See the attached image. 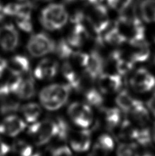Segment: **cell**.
Listing matches in <instances>:
<instances>
[{
  "mask_svg": "<svg viewBox=\"0 0 155 156\" xmlns=\"http://www.w3.org/2000/svg\"><path fill=\"white\" fill-rule=\"evenodd\" d=\"M129 56L134 62H143L150 55V50L145 36L129 39Z\"/></svg>",
  "mask_w": 155,
  "mask_h": 156,
  "instance_id": "obj_8",
  "label": "cell"
},
{
  "mask_svg": "<svg viewBox=\"0 0 155 156\" xmlns=\"http://www.w3.org/2000/svg\"><path fill=\"white\" fill-rule=\"evenodd\" d=\"M89 37L87 29L83 23L74 24L67 38L68 43L73 47H81Z\"/></svg>",
  "mask_w": 155,
  "mask_h": 156,
  "instance_id": "obj_17",
  "label": "cell"
},
{
  "mask_svg": "<svg viewBox=\"0 0 155 156\" xmlns=\"http://www.w3.org/2000/svg\"><path fill=\"white\" fill-rule=\"evenodd\" d=\"M19 43V33L12 24H6L0 27V46L4 51H13Z\"/></svg>",
  "mask_w": 155,
  "mask_h": 156,
  "instance_id": "obj_9",
  "label": "cell"
},
{
  "mask_svg": "<svg viewBox=\"0 0 155 156\" xmlns=\"http://www.w3.org/2000/svg\"><path fill=\"white\" fill-rule=\"evenodd\" d=\"M107 2L112 9L118 12H122L127 9L132 0H107Z\"/></svg>",
  "mask_w": 155,
  "mask_h": 156,
  "instance_id": "obj_34",
  "label": "cell"
},
{
  "mask_svg": "<svg viewBox=\"0 0 155 156\" xmlns=\"http://www.w3.org/2000/svg\"><path fill=\"white\" fill-rule=\"evenodd\" d=\"M140 11L146 23H155V0H143L140 5Z\"/></svg>",
  "mask_w": 155,
  "mask_h": 156,
  "instance_id": "obj_23",
  "label": "cell"
},
{
  "mask_svg": "<svg viewBox=\"0 0 155 156\" xmlns=\"http://www.w3.org/2000/svg\"><path fill=\"white\" fill-rule=\"evenodd\" d=\"M153 138H154V140H155V124H154V127L153 129Z\"/></svg>",
  "mask_w": 155,
  "mask_h": 156,
  "instance_id": "obj_43",
  "label": "cell"
},
{
  "mask_svg": "<svg viewBox=\"0 0 155 156\" xmlns=\"http://www.w3.org/2000/svg\"><path fill=\"white\" fill-rule=\"evenodd\" d=\"M122 84V77L118 74L103 73L98 78V88L103 94H112L118 92Z\"/></svg>",
  "mask_w": 155,
  "mask_h": 156,
  "instance_id": "obj_12",
  "label": "cell"
},
{
  "mask_svg": "<svg viewBox=\"0 0 155 156\" xmlns=\"http://www.w3.org/2000/svg\"><path fill=\"white\" fill-rule=\"evenodd\" d=\"M32 7V4L30 2H26L24 4H19L18 14L16 16L31 18Z\"/></svg>",
  "mask_w": 155,
  "mask_h": 156,
  "instance_id": "obj_36",
  "label": "cell"
},
{
  "mask_svg": "<svg viewBox=\"0 0 155 156\" xmlns=\"http://www.w3.org/2000/svg\"><path fill=\"white\" fill-rule=\"evenodd\" d=\"M81 1L85 3L86 5H92V6H93V5H95L100 4L101 0H81Z\"/></svg>",
  "mask_w": 155,
  "mask_h": 156,
  "instance_id": "obj_42",
  "label": "cell"
},
{
  "mask_svg": "<svg viewBox=\"0 0 155 156\" xmlns=\"http://www.w3.org/2000/svg\"><path fill=\"white\" fill-rule=\"evenodd\" d=\"M28 133L36 145L42 146L56 137L57 125L55 120L36 122L29 127Z\"/></svg>",
  "mask_w": 155,
  "mask_h": 156,
  "instance_id": "obj_3",
  "label": "cell"
},
{
  "mask_svg": "<svg viewBox=\"0 0 155 156\" xmlns=\"http://www.w3.org/2000/svg\"><path fill=\"white\" fill-rule=\"evenodd\" d=\"M130 114L131 115L133 119L137 122V124L142 127H146L150 121V115H149L148 110L140 100Z\"/></svg>",
  "mask_w": 155,
  "mask_h": 156,
  "instance_id": "obj_20",
  "label": "cell"
},
{
  "mask_svg": "<svg viewBox=\"0 0 155 156\" xmlns=\"http://www.w3.org/2000/svg\"><path fill=\"white\" fill-rule=\"evenodd\" d=\"M12 151L16 156H32L33 148L31 144L27 142L17 140L14 142L12 144Z\"/></svg>",
  "mask_w": 155,
  "mask_h": 156,
  "instance_id": "obj_28",
  "label": "cell"
},
{
  "mask_svg": "<svg viewBox=\"0 0 155 156\" xmlns=\"http://www.w3.org/2000/svg\"><path fill=\"white\" fill-rule=\"evenodd\" d=\"M117 156H139L135 143H122L117 149Z\"/></svg>",
  "mask_w": 155,
  "mask_h": 156,
  "instance_id": "obj_30",
  "label": "cell"
},
{
  "mask_svg": "<svg viewBox=\"0 0 155 156\" xmlns=\"http://www.w3.org/2000/svg\"><path fill=\"white\" fill-rule=\"evenodd\" d=\"M103 40L107 43L113 46H119L124 44L127 40V38L114 26L108 30L105 34Z\"/></svg>",
  "mask_w": 155,
  "mask_h": 156,
  "instance_id": "obj_25",
  "label": "cell"
},
{
  "mask_svg": "<svg viewBox=\"0 0 155 156\" xmlns=\"http://www.w3.org/2000/svg\"><path fill=\"white\" fill-rule=\"evenodd\" d=\"M70 59L77 66L85 68L89 62L90 55L81 51H73Z\"/></svg>",
  "mask_w": 155,
  "mask_h": 156,
  "instance_id": "obj_33",
  "label": "cell"
},
{
  "mask_svg": "<svg viewBox=\"0 0 155 156\" xmlns=\"http://www.w3.org/2000/svg\"><path fill=\"white\" fill-rule=\"evenodd\" d=\"M10 148L9 145L4 143L1 138H0V156H5L9 153Z\"/></svg>",
  "mask_w": 155,
  "mask_h": 156,
  "instance_id": "obj_39",
  "label": "cell"
},
{
  "mask_svg": "<svg viewBox=\"0 0 155 156\" xmlns=\"http://www.w3.org/2000/svg\"><path fill=\"white\" fill-rule=\"evenodd\" d=\"M21 111L24 119L28 122H36L42 113L40 106L36 103H29L23 105L21 108Z\"/></svg>",
  "mask_w": 155,
  "mask_h": 156,
  "instance_id": "obj_22",
  "label": "cell"
},
{
  "mask_svg": "<svg viewBox=\"0 0 155 156\" xmlns=\"http://www.w3.org/2000/svg\"><path fill=\"white\" fill-rule=\"evenodd\" d=\"M7 69V60L0 58V78L4 73V71Z\"/></svg>",
  "mask_w": 155,
  "mask_h": 156,
  "instance_id": "obj_41",
  "label": "cell"
},
{
  "mask_svg": "<svg viewBox=\"0 0 155 156\" xmlns=\"http://www.w3.org/2000/svg\"><path fill=\"white\" fill-rule=\"evenodd\" d=\"M51 156H72V151L67 146H60L53 150Z\"/></svg>",
  "mask_w": 155,
  "mask_h": 156,
  "instance_id": "obj_38",
  "label": "cell"
},
{
  "mask_svg": "<svg viewBox=\"0 0 155 156\" xmlns=\"http://www.w3.org/2000/svg\"><path fill=\"white\" fill-rule=\"evenodd\" d=\"M19 4H9L4 7H2V12L4 15L7 16H16L18 14Z\"/></svg>",
  "mask_w": 155,
  "mask_h": 156,
  "instance_id": "obj_37",
  "label": "cell"
},
{
  "mask_svg": "<svg viewBox=\"0 0 155 156\" xmlns=\"http://www.w3.org/2000/svg\"><path fill=\"white\" fill-rule=\"evenodd\" d=\"M40 1H43V2H48V1H50V0H40Z\"/></svg>",
  "mask_w": 155,
  "mask_h": 156,
  "instance_id": "obj_45",
  "label": "cell"
},
{
  "mask_svg": "<svg viewBox=\"0 0 155 156\" xmlns=\"http://www.w3.org/2000/svg\"><path fill=\"white\" fill-rule=\"evenodd\" d=\"M15 94H7L0 97V111L3 114L11 113L17 111L19 102Z\"/></svg>",
  "mask_w": 155,
  "mask_h": 156,
  "instance_id": "obj_21",
  "label": "cell"
},
{
  "mask_svg": "<svg viewBox=\"0 0 155 156\" xmlns=\"http://www.w3.org/2000/svg\"><path fill=\"white\" fill-rule=\"evenodd\" d=\"M130 85L137 93L150 91L155 86V77L144 68L138 69L130 79Z\"/></svg>",
  "mask_w": 155,
  "mask_h": 156,
  "instance_id": "obj_7",
  "label": "cell"
},
{
  "mask_svg": "<svg viewBox=\"0 0 155 156\" xmlns=\"http://www.w3.org/2000/svg\"><path fill=\"white\" fill-rule=\"evenodd\" d=\"M2 5H1V4H0V11L2 10Z\"/></svg>",
  "mask_w": 155,
  "mask_h": 156,
  "instance_id": "obj_46",
  "label": "cell"
},
{
  "mask_svg": "<svg viewBox=\"0 0 155 156\" xmlns=\"http://www.w3.org/2000/svg\"><path fill=\"white\" fill-rule=\"evenodd\" d=\"M142 156H154V155H152V154H146L144 155H143Z\"/></svg>",
  "mask_w": 155,
  "mask_h": 156,
  "instance_id": "obj_44",
  "label": "cell"
},
{
  "mask_svg": "<svg viewBox=\"0 0 155 156\" xmlns=\"http://www.w3.org/2000/svg\"><path fill=\"white\" fill-rule=\"evenodd\" d=\"M95 144L107 154H109L114 149V142L113 138L108 134H103L99 136Z\"/></svg>",
  "mask_w": 155,
  "mask_h": 156,
  "instance_id": "obj_32",
  "label": "cell"
},
{
  "mask_svg": "<svg viewBox=\"0 0 155 156\" xmlns=\"http://www.w3.org/2000/svg\"><path fill=\"white\" fill-rule=\"evenodd\" d=\"M55 51L60 59L66 61L70 59L74 51L72 49V47L68 43L67 41L61 39L56 44Z\"/></svg>",
  "mask_w": 155,
  "mask_h": 156,
  "instance_id": "obj_27",
  "label": "cell"
},
{
  "mask_svg": "<svg viewBox=\"0 0 155 156\" xmlns=\"http://www.w3.org/2000/svg\"><path fill=\"white\" fill-rule=\"evenodd\" d=\"M87 19L96 34L100 36L109 26V19L107 8L98 4L93 5Z\"/></svg>",
  "mask_w": 155,
  "mask_h": 156,
  "instance_id": "obj_6",
  "label": "cell"
},
{
  "mask_svg": "<svg viewBox=\"0 0 155 156\" xmlns=\"http://www.w3.org/2000/svg\"><path fill=\"white\" fill-rule=\"evenodd\" d=\"M68 14L62 5L52 4L42 10L40 22L45 29L54 31L67 23Z\"/></svg>",
  "mask_w": 155,
  "mask_h": 156,
  "instance_id": "obj_2",
  "label": "cell"
},
{
  "mask_svg": "<svg viewBox=\"0 0 155 156\" xmlns=\"http://www.w3.org/2000/svg\"><path fill=\"white\" fill-rule=\"evenodd\" d=\"M118 127H119L118 133L119 138L123 139V140H135L138 129L133 125L131 121L128 120H124L121 122Z\"/></svg>",
  "mask_w": 155,
  "mask_h": 156,
  "instance_id": "obj_24",
  "label": "cell"
},
{
  "mask_svg": "<svg viewBox=\"0 0 155 156\" xmlns=\"http://www.w3.org/2000/svg\"><path fill=\"white\" fill-rule=\"evenodd\" d=\"M59 65L56 60L45 58L40 61L34 69V76L38 80H51L56 76Z\"/></svg>",
  "mask_w": 155,
  "mask_h": 156,
  "instance_id": "obj_13",
  "label": "cell"
},
{
  "mask_svg": "<svg viewBox=\"0 0 155 156\" xmlns=\"http://www.w3.org/2000/svg\"><path fill=\"white\" fill-rule=\"evenodd\" d=\"M16 24L21 30L26 32H32L33 30L31 18L16 16Z\"/></svg>",
  "mask_w": 155,
  "mask_h": 156,
  "instance_id": "obj_35",
  "label": "cell"
},
{
  "mask_svg": "<svg viewBox=\"0 0 155 156\" xmlns=\"http://www.w3.org/2000/svg\"><path fill=\"white\" fill-rule=\"evenodd\" d=\"M154 64H155V58H154Z\"/></svg>",
  "mask_w": 155,
  "mask_h": 156,
  "instance_id": "obj_47",
  "label": "cell"
},
{
  "mask_svg": "<svg viewBox=\"0 0 155 156\" xmlns=\"http://www.w3.org/2000/svg\"><path fill=\"white\" fill-rule=\"evenodd\" d=\"M139 101L135 99L126 90H122L119 93L115 99V103L119 109L125 112L130 113Z\"/></svg>",
  "mask_w": 155,
  "mask_h": 156,
  "instance_id": "obj_19",
  "label": "cell"
},
{
  "mask_svg": "<svg viewBox=\"0 0 155 156\" xmlns=\"http://www.w3.org/2000/svg\"><path fill=\"white\" fill-rule=\"evenodd\" d=\"M26 127V122L20 117L9 115L0 122V133L15 137L23 132Z\"/></svg>",
  "mask_w": 155,
  "mask_h": 156,
  "instance_id": "obj_10",
  "label": "cell"
},
{
  "mask_svg": "<svg viewBox=\"0 0 155 156\" xmlns=\"http://www.w3.org/2000/svg\"><path fill=\"white\" fill-rule=\"evenodd\" d=\"M36 88L34 79L31 76L22 77L16 96L22 99H29L35 95Z\"/></svg>",
  "mask_w": 155,
  "mask_h": 156,
  "instance_id": "obj_18",
  "label": "cell"
},
{
  "mask_svg": "<svg viewBox=\"0 0 155 156\" xmlns=\"http://www.w3.org/2000/svg\"><path fill=\"white\" fill-rule=\"evenodd\" d=\"M110 60L113 63L116 71L120 76H125L133 69L135 62L129 55L126 57L119 51H113L110 55Z\"/></svg>",
  "mask_w": 155,
  "mask_h": 156,
  "instance_id": "obj_16",
  "label": "cell"
},
{
  "mask_svg": "<svg viewBox=\"0 0 155 156\" xmlns=\"http://www.w3.org/2000/svg\"><path fill=\"white\" fill-rule=\"evenodd\" d=\"M68 139L70 141L71 149L79 153L88 151L92 141L90 131L86 129L70 132Z\"/></svg>",
  "mask_w": 155,
  "mask_h": 156,
  "instance_id": "obj_11",
  "label": "cell"
},
{
  "mask_svg": "<svg viewBox=\"0 0 155 156\" xmlns=\"http://www.w3.org/2000/svg\"><path fill=\"white\" fill-rule=\"evenodd\" d=\"M68 115L74 124L87 129L93 122V112L88 104L74 102L68 108Z\"/></svg>",
  "mask_w": 155,
  "mask_h": 156,
  "instance_id": "obj_5",
  "label": "cell"
},
{
  "mask_svg": "<svg viewBox=\"0 0 155 156\" xmlns=\"http://www.w3.org/2000/svg\"><path fill=\"white\" fill-rule=\"evenodd\" d=\"M71 89L68 83H55L46 86L42 89L39 94L41 104L48 110L60 109L68 101Z\"/></svg>",
  "mask_w": 155,
  "mask_h": 156,
  "instance_id": "obj_1",
  "label": "cell"
},
{
  "mask_svg": "<svg viewBox=\"0 0 155 156\" xmlns=\"http://www.w3.org/2000/svg\"><path fill=\"white\" fill-rule=\"evenodd\" d=\"M105 119L107 127L112 130L115 129L122 121L120 109L113 108L106 110L105 112Z\"/></svg>",
  "mask_w": 155,
  "mask_h": 156,
  "instance_id": "obj_26",
  "label": "cell"
},
{
  "mask_svg": "<svg viewBox=\"0 0 155 156\" xmlns=\"http://www.w3.org/2000/svg\"><path fill=\"white\" fill-rule=\"evenodd\" d=\"M104 66L103 58L97 51H93L90 54L89 62L85 68V76L91 81L98 79L103 74Z\"/></svg>",
  "mask_w": 155,
  "mask_h": 156,
  "instance_id": "obj_14",
  "label": "cell"
},
{
  "mask_svg": "<svg viewBox=\"0 0 155 156\" xmlns=\"http://www.w3.org/2000/svg\"><path fill=\"white\" fill-rule=\"evenodd\" d=\"M21 1H23V0H21Z\"/></svg>",
  "mask_w": 155,
  "mask_h": 156,
  "instance_id": "obj_48",
  "label": "cell"
},
{
  "mask_svg": "<svg viewBox=\"0 0 155 156\" xmlns=\"http://www.w3.org/2000/svg\"><path fill=\"white\" fill-rule=\"evenodd\" d=\"M56 44L45 33L33 34L27 43V48L32 56L38 58L55 51Z\"/></svg>",
  "mask_w": 155,
  "mask_h": 156,
  "instance_id": "obj_4",
  "label": "cell"
},
{
  "mask_svg": "<svg viewBox=\"0 0 155 156\" xmlns=\"http://www.w3.org/2000/svg\"><path fill=\"white\" fill-rule=\"evenodd\" d=\"M29 61L24 55H15L7 60V69L12 76H23L29 71Z\"/></svg>",
  "mask_w": 155,
  "mask_h": 156,
  "instance_id": "obj_15",
  "label": "cell"
},
{
  "mask_svg": "<svg viewBox=\"0 0 155 156\" xmlns=\"http://www.w3.org/2000/svg\"><path fill=\"white\" fill-rule=\"evenodd\" d=\"M85 99L88 105L96 108L101 106L104 102V99L100 92L94 88L88 89L85 91Z\"/></svg>",
  "mask_w": 155,
  "mask_h": 156,
  "instance_id": "obj_29",
  "label": "cell"
},
{
  "mask_svg": "<svg viewBox=\"0 0 155 156\" xmlns=\"http://www.w3.org/2000/svg\"><path fill=\"white\" fill-rule=\"evenodd\" d=\"M147 105L148 107V109L150 110V112L155 116V93L149 99Z\"/></svg>",
  "mask_w": 155,
  "mask_h": 156,
  "instance_id": "obj_40",
  "label": "cell"
},
{
  "mask_svg": "<svg viewBox=\"0 0 155 156\" xmlns=\"http://www.w3.org/2000/svg\"><path fill=\"white\" fill-rule=\"evenodd\" d=\"M135 140L142 146L150 145L152 142V136L150 130L146 127L138 129Z\"/></svg>",
  "mask_w": 155,
  "mask_h": 156,
  "instance_id": "obj_31",
  "label": "cell"
}]
</instances>
